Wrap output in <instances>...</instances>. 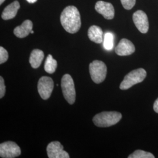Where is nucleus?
Masks as SVG:
<instances>
[{
	"instance_id": "1",
	"label": "nucleus",
	"mask_w": 158,
	"mask_h": 158,
	"mask_svg": "<svg viewBox=\"0 0 158 158\" xmlns=\"http://www.w3.org/2000/svg\"><path fill=\"white\" fill-rule=\"evenodd\" d=\"M60 23L63 28L70 34L77 32L81 27L80 14L74 6L66 7L60 15Z\"/></svg>"
},
{
	"instance_id": "2",
	"label": "nucleus",
	"mask_w": 158,
	"mask_h": 158,
	"mask_svg": "<svg viewBox=\"0 0 158 158\" xmlns=\"http://www.w3.org/2000/svg\"><path fill=\"white\" fill-rule=\"evenodd\" d=\"M122 118V115L116 111H104L96 115L93 118L94 124L98 127H108L116 124Z\"/></svg>"
},
{
	"instance_id": "3",
	"label": "nucleus",
	"mask_w": 158,
	"mask_h": 158,
	"mask_svg": "<svg viewBox=\"0 0 158 158\" xmlns=\"http://www.w3.org/2000/svg\"><path fill=\"white\" fill-rule=\"evenodd\" d=\"M147 76V72L145 69L139 68L134 70L125 76L123 81L119 85L121 90H125L138 83H141Z\"/></svg>"
},
{
	"instance_id": "4",
	"label": "nucleus",
	"mask_w": 158,
	"mask_h": 158,
	"mask_svg": "<svg viewBox=\"0 0 158 158\" xmlns=\"http://www.w3.org/2000/svg\"><path fill=\"white\" fill-rule=\"evenodd\" d=\"M61 87L63 94L66 100L70 104H74L76 100V90L73 80L70 74H66L63 76Z\"/></svg>"
},
{
	"instance_id": "5",
	"label": "nucleus",
	"mask_w": 158,
	"mask_h": 158,
	"mask_svg": "<svg viewBox=\"0 0 158 158\" xmlns=\"http://www.w3.org/2000/svg\"><path fill=\"white\" fill-rule=\"evenodd\" d=\"M91 78L97 84L102 83L106 77L107 66L100 60H94L89 65Z\"/></svg>"
},
{
	"instance_id": "6",
	"label": "nucleus",
	"mask_w": 158,
	"mask_h": 158,
	"mask_svg": "<svg viewBox=\"0 0 158 158\" xmlns=\"http://www.w3.org/2000/svg\"><path fill=\"white\" fill-rule=\"evenodd\" d=\"M21 153V151L20 148L14 142H5L0 144L1 158H17Z\"/></svg>"
},
{
	"instance_id": "7",
	"label": "nucleus",
	"mask_w": 158,
	"mask_h": 158,
	"mask_svg": "<svg viewBox=\"0 0 158 158\" xmlns=\"http://www.w3.org/2000/svg\"><path fill=\"white\" fill-rule=\"evenodd\" d=\"M53 87L54 83L51 77L43 76L39 80L38 83V90L42 99L48 100L51 97Z\"/></svg>"
},
{
	"instance_id": "8",
	"label": "nucleus",
	"mask_w": 158,
	"mask_h": 158,
	"mask_svg": "<svg viewBox=\"0 0 158 158\" xmlns=\"http://www.w3.org/2000/svg\"><path fill=\"white\" fill-rule=\"evenodd\" d=\"M46 151L48 158H70L69 153L63 150V146L59 142H52L49 143L46 148Z\"/></svg>"
},
{
	"instance_id": "9",
	"label": "nucleus",
	"mask_w": 158,
	"mask_h": 158,
	"mask_svg": "<svg viewBox=\"0 0 158 158\" xmlns=\"http://www.w3.org/2000/svg\"><path fill=\"white\" fill-rule=\"evenodd\" d=\"M133 21L136 27L142 34H146L149 29V21L145 12L138 10L133 14Z\"/></svg>"
},
{
	"instance_id": "10",
	"label": "nucleus",
	"mask_w": 158,
	"mask_h": 158,
	"mask_svg": "<svg viewBox=\"0 0 158 158\" xmlns=\"http://www.w3.org/2000/svg\"><path fill=\"white\" fill-rule=\"evenodd\" d=\"M96 11L102 14L107 19H112L114 17L115 10L113 5L107 2L99 1L95 6Z\"/></svg>"
},
{
	"instance_id": "11",
	"label": "nucleus",
	"mask_w": 158,
	"mask_h": 158,
	"mask_svg": "<svg viewBox=\"0 0 158 158\" xmlns=\"http://www.w3.org/2000/svg\"><path fill=\"white\" fill-rule=\"evenodd\" d=\"M135 51L134 44L127 39H122L115 48V53L119 56H128Z\"/></svg>"
},
{
	"instance_id": "12",
	"label": "nucleus",
	"mask_w": 158,
	"mask_h": 158,
	"mask_svg": "<svg viewBox=\"0 0 158 158\" xmlns=\"http://www.w3.org/2000/svg\"><path fill=\"white\" fill-rule=\"evenodd\" d=\"M33 28L32 22L30 20H26L20 25L17 27L14 30V34L19 38H23L27 36L31 32Z\"/></svg>"
},
{
	"instance_id": "13",
	"label": "nucleus",
	"mask_w": 158,
	"mask_h": 158,
	"mask_svg": "<svg viewBox=\"0 0 158 158\" xmlns=\"http://www.w3.org/2000/svg\"><path fill=\"white\" fill-rule=\"evenodd\" d=\"M20 8L19 2L15 1L10 5L6 6L2 13L1 17L4 20H9L17 15V12Z\"/></svg>"
},
{
	"instance_id": "14",
	"label": "nucleus",
	"mask_w": 158,
	"mask_h": 158,
	"mask_svg": "<svg viewBox=\"0 0 158 158\" xmlns=\"http://www.w3.org/2000/svg\"><path fill=\"white\" fill-rule=\"evenodd\" d=\"M88 36L90 40L96 44H101L104 40L102 28L96 25H93L89 29Z\"/></svg>"
},
{
	"instance_id": "15",
	"label": "nucleus",
	"mask_w": 158,
	"mask_h": 158,
	"mask_svg": "<svg viewBox=\"0 0 158 158\" xmlns=\"http://www.w3.org/2000/svg\"><path fill=\"white\" fill-rule=\"evenodd\" d=\"M44 59V53L40 49H34L31 53L29 63L34 69L39 68Z\"/></svg>"
},
{
	"instance_id": "16",
	"label": "nucleus",
	"mask_w": 158,
	"mask_h": 158,
	"mask_svg": "<svg viewBox=\"0 0 158 158\" xmlns=\"http://www.w3.org/2000/svg\"><path fill=\"white\" fill-rule=\"evenodd\" d=\"M57 66V61L53 58L51 55H49L46 57L44 69L47 73L49 74L53 73L56 69Z\"/></svg>"
},
{
	"instance_id": "17",
	"label": "nucleus",
	"mask_w": 158,
	"mask_h": 158,
	"mask_svg": "<svg viewBox=\"0 0 158 158\" xmlns=\"http://www.w3.org/2000/svg\"><path fill=\"white\" fill-rule=\"evenodd\" d=\"M128 158H155L152 153L142 150H136L128 156Z\"/></svg>"
},
{
	"instance_id": "18",
	"label": "nucleus",
	"mask_w": 158,
	"mask_h": 158,
	"mask_svg": "<svg viewBox=\"0 0 158 158\" xmlns=\"http://www.w3.org/2000/svg\"><path fill=\"white\" fill-rule=\"evenodd\" d=\"M114 36L113 34L110 32H107L104 35V48L108 50H111L113 49L114 45Z\"/></svg>"
},
{
	"instance_id": "19",
	"label": "nucleus",
	"mask_w": 158,
	"mask_h": 158,
	"mask_svg": "<svg viewBox=\"0 0 158 158\" xmlns=\"http://www.w3.org/2000/svg\"><path fill=\"white\" fill-rule=\"evenodd\" d=\"M121 2L125 10H130L135 6L136 0H121Z\"/></svg>"
},
{
	"instance_id": "20",
	"label": "nucleus",
	"mask_w": 158,
	"mask_h": 158,
	"mask_svg": "<svg viewBox=\"0 0 158 158\" xmlns=\"http://www.w3.org/2000/svg\"><path fill=\"white\" fill-rule=\"evenodd\" d=\"M8 59V52L3 47H0V64H2L7 61Z\"/></svg>"
},
{
	"instance_id": "21",
	"label": "nucleus",
	"mask_w": 158,
	"mask_h": 158,
	"mask_svg": "<svg viewBox=\"0 0 158 158\" xmlns=\"http://www.w3.org/2000/svg\"><path fill=\"white\" fill-rule=\"evenodd\" d=\"M6 85L4 80L2 76L0 77V98H2L6 94Z\"/></svg>"
},
{
	"instance_id": "22",
	"label": "nucleus",
	"mask_w": 158,
	"mask_h": 158,
	"mask_svg": "<svg viewBox=\"0 0 158 158\" xmlns=\"http://www.w3.org/2000/svg\"><path fill=\"white\" fill-rule=\"evenodd\" d=\"M153 110L156 113H158V98L156 100L153 105Z\"/></svg>"
},
{
	"instance_id": "23",
	"label": "nucleus",
	"mask_w": 158,
	"mask_h": 158,
	"mask_svg": "<svg viewBox=\"0 0 158 158\" xmlns=\"http://www.w3.org/2000/svg\"><path fill=\"white\" fill-rule=\"evenodd\" d=\"M27 1L29 3H31V4H33L37 1V0H27Z\"/></svg>"
},
{
	"instance_id": "24",
	"label": "nucleus",
	"mask_w": 158,
	"mask_h": 158,
	"mask_svg": "<svg viewBox=\"0 0 158 158\" xmlns=\"http://www.w3.org/2000/svg\"><path fill=\"white\" fill-rule=\"evenodd\" d=\"M4 1L5 0H0V4H2Z\"/></svg>"
},
{
	"instance_id": "25",
	"label": "nucleus",
	"mask_w": 158,
	"mask_h": 158,
	"mask_svg": "<svg viewBox=\"0 0 158 158\" xmlns=\"http://www.w3.org/2000/svg\"><path fill=\"white\" fill-rule=\"evenodd\" d=\"M31 34H34V31H31Z\"/></svg>"
}]
</instances>
